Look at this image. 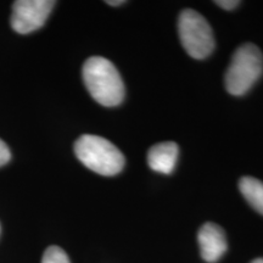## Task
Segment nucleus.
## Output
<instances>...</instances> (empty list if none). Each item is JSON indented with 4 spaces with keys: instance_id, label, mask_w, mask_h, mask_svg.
Listing matches in <instances>:
<instances>
[{
    "instance_id": "nucleus-1",
    "label": "nucleus",
    "mask_w": 263,
    "mask_h": 263,
    "mask_svg": "<svg viewBox=\"0 0 263 263\" xmlns=\"http://www.w3.org/2000/svg\"><path fill=\"white\" fill-rule=\"evenodd\" d=\"M83 81L89 94L103 106H117L124 99V84L111 61L100 57L88 59L83 65Z\"/></svg>"
},
{
    "instance_id": "nucleus-12",
    "label": "nucleus",
    "mask_w": 263,
    "mask_h": 263,
    "mask_svg": "<svg viewBox=\"0 0 263 263\" xmlns=\"http://www.w3.org/2000/svg\"><path fill=\"white\" fill-rule=\"evenodd\" d=\"M106 4H108V5H111V6H118V5H122V4H124V2L123 0H108V2H106Z\"/></svg>"
},
{
    "instance_id": "nucleus-8",
    "label": "nucleus",
    "mask_w": 263,
    "mask_h": 263,
    "mask_svg": "<svg viewBox=\"0 0 263 263\" xmlns=\"http://www.w3.org/2000/svg\"><path fill=\"white\" fill-rule=\"evenodd\" d=\"M239 189L249 205L263 216V183L254 177H242L239 180Z\"/></svg>"
},
{
    "instance_id": "nucleus-11",
    "label": "nucleus",
    "mask_w": 263,
    "mask_h": 263,
    "mask_svg": "<svg viewBox=\"0 0 263 263\" xmlns=\"http://www.w3.org/2000/svg\"><path fill=\"white\" fill-rule=\"evenodd\" d=\"M215 4L224 10H233L238 8L240 2H238V0H218V2H215Z\"/></svg>"
},
{
    "instance_id": "nucleus-10",
    "label": "nucleus",
    "mask_w": 263,
    "mask_h": 263,
    "mask_svg": "<svg viewBox=\"0 0 263 263\" xmlns=\"http://www.w3.org/2000/svg\"><path fill=\"white\" fill-rule=\"evenodd\" d=\"M10 159H11V153H10L8 145L0 139V167L8 163Z\"/></svg>"
},
{
    "instance_id": "nucleus-2",
    "label": "nucleus",
    "mask_w": 263,
    "mask_h": 263,
    "mask_svg": "<svg viewBox=\"0 0 263 263\" xmlns=\"http://www.w3.org/2000/svg\"><path fill=\"white\" fill-rule=\"evenodd\" d=\"M74 153L87 168L101 176L120 173L126 162L123 154L111 141L91 134H84L77 139Z\"/></svg>"
},
{
    "instance_id": "nucleus-3",
    "label": "nucleus",
    "mask_w": 263,
    "mask_h": 263,
    "mask_svg": "<svg viewBox=\"0 0 263 263\" xmlns=\"http://www.w3.org/2000/svg\"><path fill=\"white\" fill-rule=\"evenodd\" d=\"M263 73V54L252 43H245L236 49L229 67L227 68L224 83L229 94L240 97L254 87Z\"/></svg>"
},
{
    "instance_id": "nucleus-6",
    "label": "nucleus",
    "mask_w": 263,
    "mask_h": 263,
    "mask_svg": "<svg viewBox=\"0 0 263 263\" xmlns=\"http://www.w3.org/2000/svg\"><path fill=\"white\" fill-rule=\"evenodd\" d=\"M197 241H199L200 252L203 261L215 263L227 252L226 233L221 227L215 223H205L199 233H197Z\"/></svg>"
},
{
    "instance_id": "nucleus-7",
    "label": "nucleus",
    "mask_w": 263,
    "mask_h": 263,
    "mask_svg": "<svg viewBox=\"0 0 263 263\" xmlns=\"http://www.w3.org/2000/svg\"><path fill=\"white\" fill-rule=\"evenodd\" d=\"M179 155V147L174 141H163L147 151V164L153 171L163 174L173 172Z\"/></svg>"
},
{
    "instance_id": "nucleus-13",
    "label": "nucleus",
    "mask_w": 263,
    "mask_h": 263,
    "mask_svg": "<svg viewBox=\"0 0 263 263\" xmlns=\"http://www.w3.org/2000/svg\"><path fill=\"white\" fill-rule=\"evenodd\" d=\"M251 263H263V258H256Z\"/></svg>"
},
{
    "instance_id": "nucleus-4",
    "label": "nucleus",
    "mask_w": 263,
    "mask_h": 263,
    "mask_svg": "<svg viewBox=\"0 0 263 263\" xmlns=\"http://www.w3.org/2000/svg\"><path fill=\"white\" fill-rule=\"evenodd\" d=\"M178 32L183 48L190 57L202 60L215 49L211 26L202 15L192 9L183 10L178 18Z\"/></svg>"
},
{
    "instance_id": "nucleus-5",
    "label": "nucleus",
    "mask_w": 263,
    "mask_h": 263,
    "mask_svg": "<svg viewBox=\"0 0 263 263\" xmlns=\"http://www.w3.org/2000/svg\"><path fill=\"white\" fill-rule=\"evenodd\" d=\"M55 4L51 0H17L12 6V29L21 34L37 31L45 24Z\"/></svg>"
},
{
    "instance_id": "nucleus-9",
    "label": "nucleus",
    "mask_w": 263,
    "mask_h": 263,
    "mask_svg": "<svg viewBox=\"0 0 263 263\" xmlns=\"http://www.w3.org/2000/svg\"><path fill=\"white\" fill-rule=\"evenodd\" d=\"M42 263H71L66 252L59 246H50L45 250Z\"/></svg>"
}]
</instances>
